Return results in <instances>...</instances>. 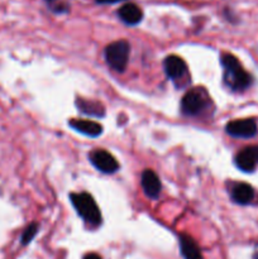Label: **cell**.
Segmentation results:
<instances>
[{"label": "cell", "instance_id": "cell-1", "mask_svg": "<svg viewBox=\"0 0 258 259\" xmlns=\"http://www.w3.org/2000/svg\"><path fill=\"white\" fill-rule=\"evenodd\" d=\"M222 65L225 70V81L233 90H244L252 82L249 73L242 67L235 56L224 53L222 56Z\"/></svg>", "mask_w": 258, "mask_h": 259}, {"label": "cell", "instance_id": "cell-2", "mask_svg": "<svg viewBox=\"0 0 258 259\" xmlns=\"http://www.w3.org/2000/svg\"><path fill=\"white\" fill-rule=\"evenodd\" d=\"M71 201L77 214L85 220L86 223L93 225H99L101 223V212L96 205L93 196L86 192L82 194H72Z\"/></svg>", "mask_w": 258, "mask_h": 259}, {"label": "cell", "instance_id": "cell-3", "mask_svg": "<svg viewBox=\"0 0 258 259\" xmlns=\"http://www.w3.org/2000/svg\"><path fill=\"white\" fill-rule=\"evenodd\" d=\"M131 46L126 40H116L105 48V60L113 70L123 72L128 65Z\"/></svg>", "mask_w": 258, "mask_h": 259}, {"label": "cell", "instance_id": "cell-4", "mask_svg": "<svg viewBox=\"0 0 258 259\" xmlns=\"http://www.w3.org/2000/svg\"><path fill=\"white\" fill-rule=\"evenodd\" d=\"M206 95L200 89L187 91L181 100L182 113L186 115H197L206 108Z\"/></svg>", "mask_w": 258, "mask_h": 259}, {"label": "cell", "instance_id": "cell-5", "mask_svg": "<svg viewBox=\"0 0 258 259\" xmlns=\"http://www.w3.org/2000/svg\"><path fill=\"white\" fill-rule=\"evenodd\" d=\"M90 161L95 168L104 174H114L118 171L119 163L115 157L105 149H95L90 153Z\"/></svg>", "mask_w": 258, "mask_h": 259}, {"label": "cell", "instance_id": "cell-6", "mask_svg": "<svg viewBox=\"0 0 258 259\" xmlns=\"http://www.w3.org/2000/svg\"><path fill=\"white\" fill-rule=\"evenodd\" d=\"M225 131L235 138H250L257 133V124L252 119H239L228 123Z\"/></svg>", "mask_w": 258, "mask_h": 259}, {"label": "cell", "instance_id": "cell-7", "mask_svg": "<svg viewBox=\"0 0 258 259\" xmlns=\"http://www.w3.org/2000/svg\"><path fill=\"white\" fill-rule=\"evenodd\" d=\"M163 68L167 77L171 78V80L181 78L187 72V66L185 63V61L181 57L175 55H171L164 58Z\"/></svg>", "mask_w": 258, "mask_h": 259}, {"label": "cell", "instance_id": "cell-8", "mask_svg": "<svg viewBox=\"0 0 258 259\" xmlns=\"http://www.w3.org/2000/svg\"><path fill=\"white\" fill-rule=\"evenodd\" d=\"M141 182L144 194L147 196L151 197V199L158 197L159 192H161V181L152 169H144L143 174H142Z\"/></svg>", "mask_w": 258, "mask_h": 259}, {"label": "cell", "instance_id": "cell-9", "mask_svg": "<svg viewBox=\"0 0 258 259\" xmlns=\"http://www.w3.org/2000/svg\"><path fill=\"white\" fill-rule=\"evenodd\" d=\"M70 126L78 133H82L89 137H99L103 133V126L94 120L86 119H72L70 121Z\"/></svg>", "mask_w": 258, "mask_h": 259}, {"label": "cell", "instance_id": "cell-10", "mask_svg": "<svg viewBox=\"0 0 258 259\" xmlns=\"http://www.w3.org/2000/svg\"><path fill=\"white\" fill-rule=\"evenodd\" d=\"M119 18L123 20L125 24L129 25H136L143 18V12L139 7H137L133 3H129V4H124L123 7H120L118 12Z\"/></svg>", "mask_w": 258, "mask_h": 259}, {"label": "cell", "instance_id": "cell-11", "mask_svg": "<svg viewBox=\"0 0 258 259\" xmlns=\"http://www.w3.org/2000/svg\"><path fill=\"white\" fill-rule=\"evenodd\" d=\"M180 249H181V254L185 259H202L199 245L189 235L180 237Z\"/></svg>", "mask_w": 258, "mask_h": 259}, {"label": "cell", "instance_id": "cell-12", "mask_svg": "<svg viewBox=\"0 0 258 259\" xmlns=\"http://www.w3.org/2000/svg\"><path fill=\"white\" fill-rule=\"evenodd\" d=\"M76 106L81 113L86 114V115L95 116V118H101V116L105 115V108L99 101L86 100V99L80 98L76 100Z\"/></svg>", "mask_w": 258, "mask_h": 259}, {"label": "cell", "instance_id": "cell-13", "mask_svg": "<svg viewBox=\"0 0 258 259\" xmlns=\"http://www.w3.org/2000/svg\"><path fill=\"white\" fill-rule=\"evenodd\" d=\"M232 197L237 204L248 205L254 199V190L248 184H237L232 190Z\"/></svg>", "mask_w": 258, "mask_h": 259}, {"label": "cell", "instance_id": "cell-14", "mask_svg": "<svg viewBox=\"0 0 258 259\" xmlns=\"http://www.w3.org/2000/svg\"><path fill=\"white\" fill-rule=\"evenodd\" d=\"M255 163H257V161H255V157L250 147L240 151L235 157V164H237L238 168L244 172H252L254 169Z\"/></svg>", "mask_w": 258, "mask_h": 259}, {"label": "cell", "instance_id": "cell-15", "mask_svg": "<svg viewBox=\"0 0 258 259\" xmlns=\"http://www.w3.org/2000/svg\"><path fill=\"white\" fill-rule=\"evenodd\" d=\"M38 232V225L37 224H30L29 227L25 229V232L23 233V237H22V243L23 244H28L30 240L34 238V235L37 234Z\"/></svg>", "mask_w": 258, "mask_h": 259}, {"label": "cell", "instance_id": "cell-16", "mask_svg": "<svg viewBox=\"0 0 258 259\" xmlns=\"http://www.w3.org/2000/svg\"><path fill=\"white\" fill-rule=\"evenodd\" d=\"M99 4H114V3L123 2V0H96Z\"/></svg>", "mask_w": 258, "mask_h": 259}, {"label": "cell", "instance_id": "cell-17", "mask_svg": "<svg viewBox=\"0 0 258 259\" xmlns=\"http://www.w3.org/2000/svg\"><path fill=\"white\" fill-rule=\"evenodd\" d=\"M83 259H103L100 257V255L95 254V253H90V254H86L85 257H83Z\"/></svg>", "mask_w": 258, "mask_h": 259}, {"label": "cell", "instance_id": "cell-18", "mask_svg": "<svg viewBox=\"0 0 258 259\" xmlns=\"http://www.w3.org/2000/svg\"><path fill=\"white\" fill-rule=\"evenodd\" d=\"M250 149H252L253 154H254V157H255V161L258 162V147H250Z\"/></svg>", "mask_w": 258, "mask_h": 259}, {"label": "cell", "instance_id": "cell-19", "mask_svg": "<svg viewBox=\"0 0 258 259\" xmlns=\"http://www.w3.org/2000/svg\"><path fill=\"white\" fill-rule=\"evenodd\" d=\"M48 2H53V0H48Z\"/></svg>", "mask_w": 258, "mask_h": 259}]
</instances>
